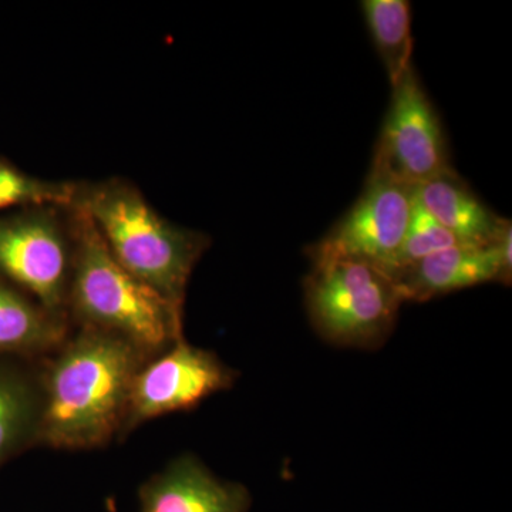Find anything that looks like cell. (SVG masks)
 <instances>
[{"label": "cell", "instance_id": "1", "mask_svg": "<svg viewBox=\"0 0 512 512\" xmlns=\"http://www.w3.org/2000/svg\"><path fill=\"white\" fill-rule=\"evenodd\" d=\"M146 360L119 336L72 328L55 352L40 359L37 447L89 451L119 440L131 383Z\"/></svg>", "mask_w": 512, "mask_h": 512}, {"label": "cell", "instance_id": "2", "mask_svg": "<svg viewBox=\"0 0 512 512\" xmlns=\"http://www.w3.org/2000/svg\"><path fill=\"white\" fill-rule=\"evenodd\" d=\"M70 208L87 215L128 274L184 313L192 272L211 245L207 234L167 220L121 177L77 183Z\"/></svg>", "mask_w": 512, "mask_h": 512}, {"label": "cell", "instance_id": "3", "mask_svg": "<svg viewBox=\"0 0 512 512\" xmlns=\"http://www.w3.org/2000/svg\"><path fill=\"white\" fill-rule=\"evenodd\" d=\"M73 254L66 315L72 328L127 340L150 359L184 338V313L128 274L93 222L69 208Z\"/></svg>", "mask_w": 512, "mask_h": 512}, {"label": "cell", "instance_id": "4", "mask_svg": "<svg viewBox=\"0 0 512 512\" xmlns=\"http://www.w3.org/2000/svg\"><path fill=\"white\" fill-rule=\"evenodd\" d=\"M306 308L323 338L370 346L392 330L403 298L382 269L355 259H313Z\"/></svg>", "mask_w": 512, "mask_h": 512}, {"label": "cell", "instance_id": "5", "mask_svg": "<svg viewBox=\"0 0 512 512\" xmlns=\"http://www.w3.org/2000/svg\"><path fill=\"white\" fill-rule=\"evenodd\" d=\"M72 254L69 208L46 205L0 217V276L64 318Z\"/></svg>", "mask_w": 512, "mask_h": 512}, {"label": "cell", "instance_id": "6", "mask_svg": "<svg viewBox=\"0 0 512 512\" xmlns=\"http://www.w3.org/2000/svg\"><path fill=\"white\" fill-rule=\"evenodd\" d=\"M451 168L439 114L416 70L410 67L392 86L369 174L416 187Z\"/></svg>", "mask_w": 512, "mask_h": 512}, {"label": "cell", "instance_id": "7", "mask_svg": "<svg viewBox=\"0 0 512 512\" xmlns=\"http://www.w3.org/2000/svg\"><path fill=\"white\" fill-rule=\"evenodd\" d=\"M235 379L237 373L215 353L178 339L137 370L119 440L148 421L195 409L212 394L231 389Z\"/></svg>", "mask_w": 512, "mask_h": 512}, {"label": "cell", "instance_id": "8", "mask_svg": "<svg viewBox=\"0 0 512 512\" xmlns=\"http://www.w3.org/2000/svg\"><path fill=\"white\" fill-rule=\"evenodd\" d=\"M413 188L369 174L355 205L311 248L312 261L355 259L383 269L409 227Z\"/></svg>", "mask_w": 512, "mask_h": 512}, {"label": "cell", "instance_id": "9", "mask_svg": "<svg viewBox=\"0 0 512 512\" xmlns=\"http://www.w3.org/2000/svg\"><path fill=\"white\" fill-rule=\"evenodd\" d=\"M140 512H248L247 487L221 480L192 454L174 458L138 488Z\"/></svg>", "mask_w": 512, "mask_h": 512}, {"label": "cell", "instance_id": "10", "mask_svg": "<svg viewBox=\"0 0 512 512\" xmlns=\"http://www.w3.org/2000/svg\"><path fill=\"white\" fill-rule=\"evenodd\" d=\"M403 301L424 302L487 282L510 281L493 242L456 245L421 259L392 276Z\"/></svg>", "mask_w": 512, "mask_h": 512}, {"label": "cell", "instance_id": "11", "mask_svg": "<svg viewBox=\"0 0 512 512\" xmlns=\"http://www.w3.org/2000/svg\"><path fill=\"white\" fill-rule=\"evenodd\" d=\"M40 414V359L0 357V468L37 447Z\"/></svg>", "mask_w": 512, "mask_h": 512}, {"label": "cell", "instance_id": "12", "mask_svg": "<svg viewBox=\"0 0 512 512\" xmlns=\"http://www.w3.org/2000/svg\"><path fill=\"white\" fill-rule=\"evenodd\" d=\"M414 201L467 245H490L505 218L491 211L454 168L413 188Z\"/></svg>", "mask_w": 512, "mask_h": 512}, {"label": "cell", "instance_id": "13", "mask_svg": "<svg viewBox=\"0 0 512 512\" xmlns=\"http://www.w3.org/2000/svg\"><path fill=\"white\" fill-rule=\"evenodd\" d=\"M72 332L69 319L47 311L0 276V357L43 359Z\"/></svg>", "mask_w": 512, "mask_h": 512}, {"label": "cell", "instance_id": "14", "mask_svg": "<svg viewBox=\"0 0 512 512\" xmlns=\"http://www.w3.org/2000/svg\"><path fill=\"white\" fill-rule=\"evenodd\" d=\"M362 10L390 86H394L413 67L412 6L407 0H365Z\"/></svg>", "mask_w": 512, "mask_h": 512}, {"label": "cell", "instance_id": "15", "mask_svg": "<svg viewBox=\"0 0 512 512\" xmlns=\"http://www.w3.org/2000/svg\"><path fill=\"white\" fill-rule=\"evenodd\" d=\"M77 183L49 181L20 170L0 157V212L25 208L72 207Z\"/></svg>", "mask_w": 512, "mask_h": 512}, {"label": "cell", "instance_id": "16", "mask_svg": "<svg viewBox=\"0 0 512 512\" xmlns=\"http://www.w3.org/2000/svg\"><path fill=\"white\" fill-rule=\"evenodd\" d=\"M456 245H463V242L458 241L450 231L441 227L439 222L431 218L414 201L412 217H410L409 227H407L402 245L382 271L392 278L403 269L417 264L421 259L444 251V249L456 247Z\"/></svg>", "mask_w": 512, "mask_h": 512}]
</instances>
